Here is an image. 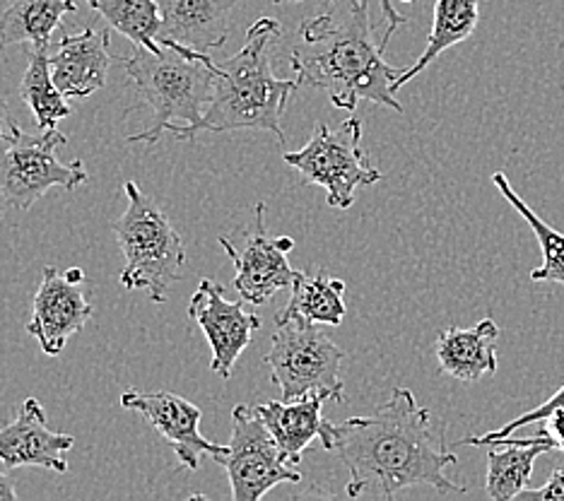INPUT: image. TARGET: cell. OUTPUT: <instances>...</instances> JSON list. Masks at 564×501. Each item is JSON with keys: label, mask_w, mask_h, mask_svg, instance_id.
<instances>
[{"label": "cell", "mask_w": 564, "mask_h": 501, "mask_svg": "<svg viewBox=\"0 0 564 501\" xmlns=\"http://www.w3.org/2000/svg\"><path fill=\"white\" fill-rule=\"evenodd\" d=\"M330 454L345 462L348 497L379 494L393 499L408 487H432L440 494H466L468 487L446 478L458 458L448 451L442 432L432 427V413L413 391H391L375 415L350 417L333 429Z\"/></svg>", "instance_id": "obj_1"}, {"label": "cell", "mask_w": 564, "mask_h": 501, "mask_svg": "<svg viewBox=\"0 0 564 501\" xmlns=\"http://www.w3.org/2000/svg\"><path fill=\"white\" fill-rule=\"evenodd\" d=\"M387 44L375 42L369 22V0H345L324 15L304 20L300 42L292 46L294 80L322 89L330 105L355 113L360 101L403 113L391 85L401 73L383 58Z\"/></svg>", "instance_id": "obj_2"}, {"label": "cell", "mask_w": 564, "mask_h": 501, "mask_svg": "<svg viewBox=\"0 0 564 501\" xmlns=\"http://www.w3.org/2000/svg\"><path fill=\"white\" fill-rule=\"evenodd\" d=\"M282 36L280 22L273 18L256 20L239 54L217 68L210 105L203 119L194 126L172 123L170 131L176 140H194L198 133L227 131H265L273 133L280 145L288 143L282 131V113L288 99L300 87L297 80H285L271 70L268 46Z\"/></svg>", "instance_id": "obj_3"}, {"label": "cell", "mask_w": 564, "mask_h": 501, "mask_svg": "<svg viewBox=\"0 0 564 501\" xmlns=\"http://www.w3.org/2000/svg\"><path fill=\"white\" fill-rule=\"evenodd\" d=\"M126 73L138 87L140 97L152 109V123L145 131L128 135V143L155 145L160 135L174 121L194 126L203 119L205 107L210 105L217 68L208 54L184 56L174 48L162 54L138 46L131 56L123 61Z\"/></svg>", "instance_id": "obj_4"}, {"label": "cell", "mask_w": 564, "mask_h": 501, "mask_svg": "<svg viewBox=\"0 0 564 501\" xmlns=\"http://www.w3.org/2000/svg\"><path fill=\"white\" fill-rule=\"evenodd\" d=\"M123 193L128 208L111 225L126 259L119 282L126 290H145L152 302L164 304L172 285L184 277V241L160 205L135 182H126Z\"/></svg>", "instance_id": "obj_5"}, {"label": "cell", "mask_w": 564, "mask_h": 501, "mask_svg": "<svg viewBox=\"0 0 564 501\" xmlns=\"http://www.w3.org/2000/svg\"><path fill=\"white\" fill-rule=\"evenodd\" d=\"M271 381L278 385L282 401L324 395L330 403L345 401L340 367L345 362L343 347L312 324L288 320L278 326L271 350L265 355Z\"/></svg>", "instance_id": "obj_6"}, {"label": "cell", "mask_w": 564, "mask_h": 501, "mask_svg": "<svg viewBox=\"0 0 564 501\" xmlns=\"http://www.w3.org/2000/svg\"><path fill=\"white\" fill-rule=\"evenodd\" d=\"M282 160L294 166L306 184L324 188L328 205L338 210H350L355 190L377 184L383 176L362 150V123L357 116L336 128L318 123L310 143L297 152H285Z\"/></svg>", "instance_id": "obj_7"}, {"label": "cell", "mask_w": 564, "mask_h": 501, "mask_svg": "<svg viewBox=\"0 0 564 501\" xmlns=\"http://www.w3.org/2000/svg\"><path fill=\"white\" fill-rule=\"evenodd\" d=\"M66 143L68 138L58 128L28 135L12 123L0 148V196L8 205L28 213L51 188L75 190L87 182L89 174L83 160L68 164L58 160V150Z\"/></svg>", "instance_id": "obj_8"}, {"label": "cell", "mask_w": 564, "mask_h": 501, "mask_svg": "<svg viewBox=\"0 0 564 501\" xmlns=\"http://www.w3.org/2000/svg\"><path fill=\"white\" fill-rule=\"evenodd\" d=\"M227 472L235 501H259L282 482H302V475L282 456L256 405H235L227 451L215 458Z\"/></svg>", "instance_id": "obj_9"}, {"label": "cell", "mask_w": 564, "mask_h": 501, "mask_svg": "<svg viewBox=\"0 0 564 501\" xmlns=\"http://www.w3.org/2000/svg\"><path fill=\"white\" fill-rule=\"evenodd\" d=\"M220 247L237 268L235 290L239 297L259 306L271 302L278 292L290 290L294 270L290 265V251L294 249L292 237H268L265 229V203H259L253 210V229L247 235V247L241 251L227 237H217Z\"/></svg>", "instance_id": "obj_10"}, {"label": "cell", "mask_w": 564, "mask_h": 501, "mask_svg": "<svg viewBox=\"0 0 564 501\" xmlns=\"http://www.w3.org/2000/svg\"><path fill=\"white\" fill-rule=\"evenodd\" d=\"M188 318L203 330L213 350L210 367L225 381L232 379L237 359L251 345L253 333L263 326L261 316L247 308V302H227L220 282L210 277L200 280L191 297Z\"/></svg>", "instance_id": "obj_11"}, {"label": "cell", "mask_w": 564, "mask_h": 501, "mask_svg": "<svg viewBox=\"0 0 564 501\" xmlns=\"http://www.w3.org/2000/svg\"><path fill=\"white\" fill-rule=\"evenodd\" d=\"M121 405L126 410L143 415L152 429L162 434V439L172 446V451L178 458V468L182 470H198L203 456L220 458L227 446L215 444L205 439L200 434V407L194 405L182 395H174L170 391L158 393H140V391H126L121 395Z\"/></svg>", "instance_id": "obj_12"}, {"label": "cell", "mask_w": 564, "mask_h": 501, "mask_svg": "<svg viewBox=\"0 0 564 501\" xmlns=\"http://www.w3.org/2000/svg\"><path fill=\"white\" fill-rule=\"evenodd\" d=\"M95 308L87 302L78 282L68 280L66 273L46 265L42 270L40 290L34 294L32 320L28 333L36 338L44 355L58 357L73 336L85 328Z\"/></svg>", "instance_id": "obj_13"}, {"label": "cell", "mask_w": 564, "mask_h": 501, "mask_svg": "<svg viewBox=\"0 0 564 501\" xmlns=\"http://www.w3.org/2000/svg\"><path fill=\"white\" fill-rule=\"evenodd\" d=\"M75 444V436L51 432L42 403L28 397L22 403L18 420L0 429V460L8 468H46L68 472L66 454Z\"/></svg>", "instance_id": "obj_14"}, {"label": "cell", "mask_w": 564, "mask_h": 501, "mask_svg": "<svg viewBox=\"0 0 564 501\" xmlns=\"http://www.w3.org/2000/svg\"><path fill=\"white\" fill-rule=\"evenodd\" d=\"M241 0H158L162 30L158 44L164 48L186 46L208 54L229 39V12Z\"/></svg>", "instance_id": "obj_15"}, {"label": "cell", "mask_w": 564, "mask_h": 501, "mask_svg": "<svg viewBox=\"0 0 564 501\" xmlns=\"http://www.w3.org/2000/svg\"><path fill=\"white\" fill-rule=\"evenodd\" d=\"M109 30H83L80 34H66L51 56L54 83L66 97L87 99L107 85L111 66Z\"/></svg>", "instance_id": "obj_16"}, {"label": "cell", "mask_w": 564, "mask_h": 501, "mask_svg": "<svg viewBox=\"0 0 564 501\" xmlns=\"http://www.w3.org/2000/svg\"><path fill=\"white\" fill-rule=\"evenodd\" d=\"M324 403H328L324 395H310L300 397V401H268L256 405L290 466H300L302 454L314 439L322 442L326 451H330L336 424L322 417Z\"/></svg>", "instance_id": "obj_17"}, {"label": "cell", "mask_w": 564, "mask_h": 501, "mask_svg": "<svg viewBox=\"0 0 564 501\" xmlns=\"http://www.w3.org/2000/svg\"><path fill=\"white\" fill-rule=\"evenodd\" d=\"M499 328L492 318H482L473 328H446L437 338V362L444 374L456 381L476 383L492 377L497 362Z\"/></svg>", "instance_id": "obj_18"}, {"label": "cell", "mask_w": 564, "mask_h": 501, "mask_svg": "<svg viewBox=\"0 0 564 501\" xmlns=\"http://www.w3.org/2000/svg\"><path fill=\"white\" fill-rule=\"evenodd\" d=\"M487 478L485 490L487 497L495 501H511L529 487L538 456L547 451H557L555 442L543 432L533 439H514L509 436L502 442L487 446Z\"/></svg>", "instance_id": "obj_19"}, {"label": "cell", "mask_w": 564, "mask_h": 501, "mask_svg": "<svg viewBox=\"0 0 564 501\" xmlns=\"http://www.w3.org/2000/svg\"><path fill=\"white\" fill-rule=\"evenodd\" d=\"M290 302L285 308L275 314V324L282 326L288 320L312 326H340L345 318V282L326 275V270H318L314 275H306L302 270L294 273L290 287Z\"/></svg>", "instance_id": "obj_20"}, {"label": "cell", "mask_w": 564, "mask_h": 501, "mask_svg": "<svg viewBox=\"0 0 564 501\" xmlns=\"http://www.w3.org/2000/svg\"><path fill=\"white\" fill-rule=\"evenodd\" d=\"M478 22H480V0H437V3H434L427 46L422 51V56L415 61V66L403 70L399 80L391 85L393 95H399L401 87H405L413 77H417L434 58H440L444 51L466 42V39L476 32Z\"/></svg>", "instance_id": "obj_21"}, {"label": "cell", "mask_w": 564, "mask_h": 501, "mask_svg": "<svg viewBox=\"0 0 564 501\" xmlns=\"http://www.w3.org/2000/svg\"><path fill=\"white\" fill-rule=\"evenodd\" d=\"M70 12H78L75 0H15L0 15V48L15 44L48 48L51 36Z\"/></svg>", "instance_id": "obj_22"}, {"label": "cell", "mask_w": 564, "mask_h": 501, "mask_svg": "<svg viewBox=\"0 0 564 501\" xmlns=\"http://www.w3.org/2000/svg\"><path fill=\"white\" fill-rule=\"evenodd\" d=\"M20 99L30 107L40 131L58 128V123L73 113L66 95L54 83L48 48L32 46L28 51V70H24L20 83Z\"/></svg>", "instance_id": "obj_23"}, {"label": "cell", "mask_w": 564, "mask_h": 501, "mask_svg": "<svg viewBox=\"0 0 564 501\" xmlns=\"http://www.w3.org/2000/svg\"><path fill=\"white\" fill-rule=\"evenodd\" d=\"M87 6L99 12L113 30L131 39L135 46H143L152 54H162L158 44L162 30V12L158 0H87Z\"/></svg>", "instance_id": "obj_24"}, {"label": "cell", "mask_w": 564, "mask_h": 501, "mask_svg": "<svg viewBox=\"0 0 564 501\" xmlns=\"http://www.w3.org/2000/svg\"><path fill=\"white\" fill-rule=\"evenodd\" d=\"M492 184L499 188L502 198L511 205V208H514L523 217V222L531 227L538 243H541L543 265L531 270V280L533 282H560V285H564V235L562 231L543 222L541 217L533 213L531 205L517 196V190L511 188L505 172H497L492 176Z\"/></svg>", "instance_id": "obj_25"}, {"label": "cell", "mask_w": 564, "mask_h": 501, "mask_svg": "<svg viewBox=\"0 0 564 501\" xmlns=\"http://www.w3.org/2000/svg\"><path fill=\"white\" fill-rule=\"evenodd\" d=\"M562 405H564V385H562V389H560L553 397H550V401H545L543 405H538V407L529 410V413H523L521 417L511 420L509 424H502V427L495 429V432L478 434V436H468V439H460L458 444H460V446H485V448H487V446L495 444V442L507 439V436H514V432H519L521 427H525V424L543 422L550 413H553L555 407H562Z\"/></svg>", "instance_id": "obj_26"}, {"label": "cell", "mask_w": 564, "mask_h": 501, "mask_svg": "<svg viewBox=\"0 0 564 501\" xmlns=\"http://www.w3.org/2000/svg\"><path fill=\"white\" fill-rule=\"evenodd\" d=\"M519 499H531V501H564V466L557 468L550 480L541 487V490H525L519 494Z\"/></svg>", "instance_id": "obj_27"}, {"label": "cell", "mask_w": 564, "mask_h": 501, "mask_svg": "<svg viewBox=\"0 0 564 501\" xmlns=\"http://www.w3.org/2000/svg\"><path fill=\"white\" fill-rule=\"evenodd\" d=\"M273 3H306V0H273ZM324 3H336V0H324ZM405 3H415V0H405ZM381 10H383V18H387V22H389V28H387V32H383L381 42L389 46L393 32L401 28V24L405 22V18L391 6V0H381Z\"/></svg>", "instance_id": "obj_28"}, {"label": "cell", "mask_w": 564, "mask_h": 501, "mask_svg": "<svg viewBox=\"0 0 564 501\" xmlns=\"http://www.w3.org/2000/svg\"><path fill=\"white\" fill-rule=\"evenodd\" d=\"M541 424L545 427L543 432L555 442L557 451H564V405L555 407L553 413H550Z\"/></svg>", "instance_id": "obj_29"}, {"label": "cell", "mask_w": 564, "mask_h": 501, "mask_svg": "<svg viewBox=\"0 0 564 501\" xmlns=\"http://www.w3.org/2000/svg\"><path fill=\"white\" fill-rule=\"evenodd\" d=\"M15 499H18V490L12 487L8 472L0 470V501H15Z\"/></svg>", "instance_id": "obj_30"}, {"label": "cell", "mask_w": 564, "mask_h": 501, "mask_svg": "<svg viewBox=\"0 0 564 501\" xmlns=\"http://www.w3.org/2000/svg\"><path fill=\"white\" fill-rule=\"evenodd\" d=\"M12 121L10 119V111H8V105H6V99H0V143H3V138L8 135V131L12 128Z\"/></svg>", "instance_id": "obj_31"}, {"label": "cell", "mask_w": 564, "mask_h": 501, "mask_svg": "<svg viewBox=\"0 0 564 501\" xmlns=\"http://www.w3.org/2000/svg\"><path fill=\"white\" fill-rule=\"evenodd\" d=\"M66 275H68V280H73V282H78V285H83V280H85L83 268H70V270H66Z\"/></svg>", "instance_id": "obj_32"}]
</instances>
